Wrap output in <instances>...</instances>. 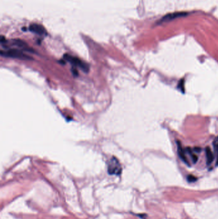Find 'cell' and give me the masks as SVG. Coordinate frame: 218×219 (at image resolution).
<instances>
[{"label": "cell", "mask_w": 218, "mask_h": 219, "mask_svg": "<svg viewBox=\"0 0 218 219\" xmlns=\"http://www.w3.org/2000/svg\"><path fill=\"white\" fill-rule=\"evenodd\" d=\"M178 155H179L180 158L184 161L185 163L189 164L188 163V161H187V159L186 158V157L185 156V152H184V151L183 150L182 147H181V146L180 145V144H178Z\"/></svg>", "instance_id": "8992f818"}, {"label": "cell", "mask_w": 218, "mask_h": 219, "mask_svg": "<svg viewBox=\"0 0 218 219\" xmlns=\"http://www.w3.org/2000/svg\"><path fill=\"white\" fill-rule=\"evenodd\" d=\"M205 153H206V158H207V164L210 165L214 160V154L211 150V149L209 147H206Z\"/></svg>", "instance_id": "5b68a950"}, {"label": "cell", "mask_w": 218, "mask_h": 219, "mask_svg": "<svg viewBox=\"0 0 218 219\" xmlns=\"http://www.w3.org/2000/svg\"><path fill=\"white\" fill-rule=\"evenodd\" d=\"M187 180H188L189 182H194L197 180V178L194 176H192V175H189L187 177Z\"/></svg>", "instance_id": "52a82bcc"}, {"label": "cell", "mask_w": 218, "mask_h": 219, "mask_svg": "<svg viewBox=\"0 0 218 219\" xmlns=\"http://www.w3.org/2000/svg\"><path fill=\"white\" fill-rule=\"evenodd\" d=\"M29 30L31 32L37 33L40 36H43V35H46L47 32L46 29L43 26L38 24H32L29 26Z\"/></svg>", "instance_id": "277c9868"}, {"label": "cell", "mask_w": 218, "mask_h": 219, "mask_svg": "<svg viewBox=\"0 0 218 219\" xmlns=\"http://www.w3.org/2000/svg\"><path fill=\"white\" fill-rule=\"evenodd\" d=\"M1 55L5 57L14 58L21 60H31L32 57H30L28 55L24 53L17 49H9L8 50H1Z\"/></svg>", "instance_id": "6da1fadb"}, {"label": "cell", "mask_w": 218, "mask_h": 219, "mask_svg": "<svg viewBox=\"0 0 218 219\" xmlns=\"http://www.w3.org/2000/svg\"><path fill=\"white\" fill-rule=\"evenodd\" d=\"M108 171L110 174L119 175L121 173L122 169L119 161L115 157H113L108 163Z\"/></svg>", "instance_id": "3957f363"}, {"label": "cell", "mask_w": 218, "mask_h": 219, "mask_svg": "<svg viewBox=\"0 0 218 219\" xmlns=\"http://www.w3.org/2000/svg\"><path fill=\"white\" fill-rule=\"evenodd\" d=\"M64 59L68 61V62L71 63V64H72L74 67H79L85 73H88L89 71V66L88 65V64H86L84 62H82V61L81 60L80 58L66 54L64 55Z\"/></svg>", "instance_id": "7a4b0ae2"}, {"label": "cell", "mask_w": 218, "mask_h": 219, "mask_svg": "<svg viewBox=\"0 0 218 219\" xmlns=\"http://www.w3.org/2000/svg\"><path fill=\"white\" fill-rule=\"evenodd\" d=\"M217 161H216V165H218V144L217 145Z\"/></svg>", "instance_id": "ba28073f"}]
</instances>
